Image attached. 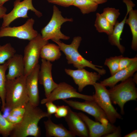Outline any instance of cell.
I'll return each instance as SVG.
<instances>
[{"label":"cell","instance_id":"cell-1","mask_svg":"<svg viewBox=\"0 0 137 137\" xmlns=\"http://www.w3.org/2000/svg\"><path fill=\"white\" fill-rule=\"evenodd\" d=\"M25 112L20 122L14 125L10 135V137H26L32 136L38 137L41 135L38 126L40 121L52 115L43 111L38 106H35L29 102L24 106Z\"/></svg>","mask_w":137,"mask_h":137},{"label":"cell","instance_id":"cell-2","mask_svg":"<svg viewBox=\"0 0 137 137\" xmlns=\"http://www.w3.org/2000/svg\"><path fill=\"white\" fill-rule=\"evenodd\" d=\"M25 75L7 80L5 85V108L11 110L18 107H24L29 102Z\"/></svg>","mask_w":137,"mask_h":137},{"label":"cell","instance_id":"cell-3","mask_svg":"<svg viewBox=\"0 0 137 137\" xmlns=\"http://www.w3.org/2000/svg\"><path fill=\"white\" fill-rule=\"evenodd\" d=\"M81 37L79 36L74 37L71 43L65 44L60 41H54L59 46L61 51L66 56L67 63L72 64L77 69L84 68L88 67L94 70L100 75H105L106 70L101 68L102 67L93 64L84 58L79 52L78 48L82 40Z\"/></svg>","mask_w":137,"mask_h":137},{"label":"cell","instance_id":"cell-4","mask_svg":"<svg viewBox=\"0 0 137 137\" xmlns=\"http://www.w3.org/2000/svg\"><path fill=\"white\" fill-rule=\"evenodd\" d=\"M108 90L112 103L118 105L122 115L125 114L124 107L125 103L130 100H136L137 98L135 83L131 77Z\"/></svg>","mask_w":137,"mask_h":137},{"label":"cell","instance_id":"cell-5","mask_svg":"<svg viewBox=\"0 0 137 137\" xmlns=\"http://www.w3.org/2000/svg\"><path fill=\"white\" fill-rule=\"evenodd\" d=\"M53 12L52 18L48 24L41 30V36L44 40H49L54 41H60L61 39L69 40L70 37L62 33L61 31V26L66 22H72V18H64L61 12L55 5L53 6Z\"/></svg>","mask_w":137,"mask_h":137},{"label":"cell","instance_id":"cell-6","mask_svg":"<svg viewBox=\"0 0 137 137\" xmlns=\"http://www.w3.org/2000/svg\"><path fill=\"white\" fill-rule=\"evenodd\" d=\"M95 92L93 95L94 100L106 114L110 123L114 124L117 119H122L121 115L112 105L108 90L100 83L94 85Z\"/></svg>","mask_w":137,"mask_h":137},{"label":"cell","instance_id":"cell-7","mask_svg":"<svg viewBox=\"0 0 137 137\" xmlns=\"http://www.w3.org/2000/svg\"><path fill=\"white\" fill-rule=\"evenodd\" d=\"M48 43L44 40L41 35L37 36L29 41L24 51L23 60L25 66V75H28L38 64L41 49L43 47Z\"/></svg>","mask_w":137,"mask_h":137},{"label":"cell","instance_id":"cell-8","mask_svg":"<svg viewBox=\"0 0 137 137\" xmlns=\"http://www.w3.org/2000/svg\"><path fill=\"white\" fill-rule=\"evenodd\" d=\"M32 0H24L21 1V0H15L13 3L12 10L3 17V22L1 28L9 26L11 22L18 18H28L27 13L29 10L34 12L39 18L42 16V13L37 10L33 6Z\"/></svg>","mask_w":137,"mask_h":137},{"label":"cell","instance_id":"cell-9","mask_svg":"<svg viewBox=\"0 0 137 137\" xmlns=\"http://www.w3.org/2000/svg\"><path fill=\"white\" fill-rule=\"evenodd\" d=\"M71 98H79L85 100H94L93 96L80 94L72 85L63 82L58 84L57 87L47 97L42 99L41 101V103L43 104L48 101L53 102L58 100Z\"/></svg>","mask_w":137,"mask_h":137},{"label":"cell","instance_id":"cell-10","mask_svg":"<svg viewBox=\"0 0 137 137\" xmlns=\"http://www.w3.org/2000/svg\"><path fill=\"white\" fill-rule=\"evenodd\" d=\"M34 19H28L23 25L19 26H9L0 28V38L11 37L29 41L36 37L38 33L33 27Z\"/></svg>","mask_w":137,"mask_h":137},{"label":"cell","instance_id":"cell-11","mask_svg":"<svg viewBox=\"0 0 137 137\" xmlns=\"http://www.w3.org/2000/svg\"><path fill=\"white\" fill-rule=\"evenodd\" d=\"M62 100L73 108L92 116L96 121L105 124L109 123L106 114L94 100H85L82 102L66 99Z\"/></svg>","mask_w":137,"mask_h":137},{"label":"cell","instance_id":"cell-12","mask_svg":"<svg viewBox=\"0 0 137 137\" xmlns=\"http://www.w3.org/2000/svg\"><path fill=\"white\" fill-rule=\"evenodd\" d=\"M65 71L72 77L75 83L78 87L79 91L81 92L84 88L88 85H93L96 82L100 77L98 73L90 72L84 68L73 70L65 69Z\"/></svg>","mask_w":137,"mask_h":137},{"label":"cell","instance_id":"cell-13","mask_svg":"<svg viewBox=\"0 0 137 137\" xmlns=\"http://www.w3.org/2000/svg\"><path fill=\"white\" fill-rule=\"evenodd\" d=\"M78 113L87 125L90 137H103L112 132L117 127L110 123L105 124L94 121L82 112H79Z\"/></svg>","mask_w":137,"mask_h":137},{"label":"cell","instance_id":"cell-14","mask_svg":"<svg viewBox=\"0 0 137 137\" xmlns=\"http://www.w3.org/2000/svg\"><path fill=\"white\" fill-rule=\"evenodd\" d=\"M52 64L51 62L41 59L39 73V82L43 86L46 98L49 96L58 85L53 80L52 74Z\"/></svg>","mask_w":137,"mask_h":137},{"label":"cell","instance_id":"cell-15","mask_svg":"<svg viewBox=\"0 0 137 137\" xmlns=\"http://www.w3.org/2000/svg\"><path fill=\"white\" fill-rule=\"evenodd\" d=\"M40 67L38 64L30 73L26 76V86L29 102L35 106H38L40 103L38 82Z\"/></svg>","mask_w":137,"mask_h":137},{"label":"cell","instance_id":"cell-16","mask_svg":"<svg viewBox=\"0 0 137 137\" xmlns=\"http://www.w3.org/2000/svg\"><path fill=\"white\" fill-rule=\"evenodd\" d=\"M69 130L75 136H89V132L85 124L78 113L72 111L69 107L68 112L64 117Z\"/></svg>","mask_w":137,"mask_h":137},{"label":"cell","instance_id":"cell-17","mask_svg":"<svg viewBox=\"0 0 137 137\" xmlns=\"http://www.w3.org/2000/svg\"><path fill=\"white\" fill-rule=\"evenodd\" d=\"M137 70V61L128 67L118 71L114 75L101 81L100 83L105 86L112 88L118 82L131 77Z\"/></svg>","mask_w":137,"mask_h":137},{"label":"cell","instance_id":"cell-18","mask_svg":"<svg viewBox=\"0 0 137 137\" xmlns=\"http://www.w3.org/2000/svg\"><path fill=\"white\" fill-rule=\"evenodd\" d=\"M129 10V17L126 19L125 23L128 25L130 28L132 36L131 48L133 50H137V11L133 10L135 4L131 0H123Z\"/></svg>","mask_w":137,"mask_h":137},{"label":"cell","instance_id":"cell-19","mask_svg":"<svg viewBox=\"0 0 137 137\" xmlns=\"http://www.w3.org/2000/svg\"><path fill=\"white\" fill-rule=\"evenodd\" d=\"M7 61L8 71L6 75L7 80L13 79L25 75V66L22 55L15 54Z\"/></svg>","mask_w":137,"mask_h":137},{"label":"cell","instance_id":"cell-20","mask_svg":"<svg viewBox=\"0 0 137 137\" xmlns=\"http://www.w3.org/2000/svg\"><path fill=\"white\" fill-rule=\"evenodd\" d=\"M44 123L46 137H74L76 136L62 124L54 123L50 118H48Z\"/></svg>","mask_w":137,"mask_h":137},{"label":"cell","instance_id":"cell-21","mask_svg":"<svg viewBox=\"0 0 137 137\" xmlns=\"http://www.w3.org/2000/svg\"><path fill=\"white\" fill-rule=\"evenodd\" d=\"M127 8V13L124 18L120 22L117 21L114 26L112 33L108 36L109 42L111 45L116 46L122 54L124 52L125 48L124 46L121 44L120 40L125 23V21L127 18V16L128 14L129 10Z\"/></svg>","mask_w":137,"mask_h":137},{"label":"cell","instance_id":"cell-22","mask_svg":"<svg viewBox=\"0 0 137 137\" xmlns=\"http://www.w3.org/2000/svg\"><path fill=\"white\" fill-rule=\"evenodd\" d=\"M60 47L58 45L48 43L42 47L40 57L42 59L53 62L59 59L61 55Z\"/></svg>","mask_w":137,"mask_h":137},{"label":"cell","instance_id":"cell-23","mask_svg":"<svg viewBox=\"0 0 137 137\" xmlns=\"http://www.w3.org/2000/svg\"><path fill=\"white\" fill-rule=\"evenodd\" d=\"M8 68V62L0 65V98L2 104L1 111L4 112L6 110L5 85L7 81L6 72Z\"/></svg>","mask_w":137,"mask_h":137},{"label":"cell","instance_id":"cell-24","mask_svg":"<svg viewBox=\"0 0 137 137\" xmlns=\"http://www.w3.org/2000/svg\"><path fill=\"white\" fill-rule=\"evenodd\" d=\"M94 26L97 30L99 32L106 33L108 36L113 31L114 26L112 25L101 14L97 13Z\"/></svg>","mask_w":137,"mask_h":137},{"label":"cell","instance_id":"cell-25","mask_svg":"<svg viewBox=\"0 0 137 137\" xmlns=\"http://www.w3.org/2000/svg\"><path fill=\"white\" fill-rule=\"evenodd\" d=\"M73 5L79 8L84 14L95 12L98 6L91 0H75Z\"/></svg>","mask_w":137,"mask_h":137},{"label":"cell","instance_id":"cell-26","mask_svg":"<svg viewBox=\"0 0 137 137\" xmlns=\"http://www.w3.org/2000/svg\"><path fill=\"white\" fill-rule=\"evenodd\" d=\"M16 50L9 43L0 45V65L5 63L16 53Z\"/></svg>","mask_w":137,"mask_h":137},{"label":"cell","instance_id":"cell-27","mask_svg":"<svg viewBox=\"0 0 137 137\" xmlns=\"http://www.w3.org/2000/svg\"><path fill=\"white\" fill-rule=\"evenodd\" d=\"M102 15L114 26L120 15L119 10L113 8L107 7L104 9Z\"/></svg>","mask_w":137,"mask_h":137},{"label":"cell","instance_id":"cell-28","mask_svg":"<svg viewBox=\"0 0 137 137\" xmlns=\"http://www.w3.org/2000/svg\"><path fill=\"white\" fill-rule=\"evenodd\" d=\"M9 122L4 117L0 111V135L4 137H7L9 135L14 126Z\"/></svg>","mask_w":137,"mask_h":137},{"label":"cell","instance_id":"cell-29","mask_svg":"<svg viewBox=\"0 0 137 137\" xmlns=\"http://www.w3.org/2000/svg\"><path fill=\"white\" fill-rule=\"evenodd\" d=\"M122 55L114 57H111L107 58L105 60L104 65L109 68L111 76L115 74L119 70V63Z\"/></svg>","mask_w":137,"mask_h":137},{"label":"cell","instance_id":"cell-30","mask_svg":"<svg viewBox=\"0 0 137 137\" xmlns=\"http://www.w3.org/2000/svg\"><path fill=\"white\" fill-rule=\"evenodd\" d=\"M136 61H137V57L136 56L131 58L123 56L119 61L118 71L128 67Z\"/></svg>","mask_w":137,"mask_h":137},{"label":"cell","instance_id":"cell-31","mask_svg":"<svg viewBox=\"0 0 137 137\" xmlns=\"http://www.w3.org/2000/svg\"><path fill=\"white\" fill-rule=\"evenodd\" d=\"M69 107L65 105L57 106V111L55 114L56 117L57 118L65 117L67 115Z\"/></svg>","mask_w":137,"mask_h":137},{"label":"cell","instance_id":"cell-32","mask_svg":"<svg viewBox=\"0 0 137 137\" xmlns=\"http://www.w3.org/2000/svg\"><path fill=\"white\" fill-rule=\"evenodd\" d=\"M49 3L64 7L73 5L75 0H46Z\"/></svg>","mask_w":137,"mask_h":137},{"label":"cell","instance_id":"cell-33","mask_svg":"<svg viewBox=\"0 0 137 137\" xmlns=\"http://www.w3.org/2000/svg\"><path fill=\"white\" fill-rule=\"evenodd\" d=\"M25 110L24 107H17L10 110L9 114L16 116L23 117Z\"/></svg>","mask_w":137,"mask_h":137},{"label":"cell","instance_id":"cell-34","mask_svg":"<svg viewBox=\"0 0 137 137\" xmlns=\"http://www.w3.org/2000/svg\"><path fill=\"white\" fill-rule=\"evenodd\" d=\"M47 109V112L49 115L55 114L57 108V106L53 103V102L50 101L46 102L45 104Z\"/></svg>","mask_w":137,"mask_h":137},{"label":"cell","instance_id":"cell-35","mask_svg":"<svg viewBox=\"0 0 137 137\" xmlns=\"http://www.w3.org/2000/svg\"><path fill=\"white\" fill-rule=\"evenodd\" d=\"M121 129L119 126L112 132L104 135L103 137H121L122 136Z\"/></svg>","mask_w":137,"mask_h":137},{"label":"cell","instance_id":"cell-36","mask_svg":"<svg viewBox=\"0 0 137 137\" xmlns=\"http://www.w3.org/2000/svg\"><path fill=\"white\" fill-rule=\"evenodd\" d=\"M22 117H18L9 114L6 118L11 123L15 125L20 123Z\"/></svg>","mask_w":137,"mask_h":137},{"label":"cell","instance_id":"cell-37","mask_svg":"<svg viewBox=\"0 0 137 137\" xmlns=\"http://www.w3.org/2000/svg\"><path fill=\"white\" fill-rule=\"evenodd\" d=\"M7 10V8L3 6H0V19L3 18L6 14Z\"/></svg>","mask_w":137,"mask_h":137},{"label":"cell","instance_id":"cell-38","mask_svg":"<svg viewBox=\"0 0 137 137\" xmlns=\"http://www.w3.org/2000/svg\"><path fill=\"white\" fill-rule=\"evenodd\" d=\"M137 137V130H135L125 135L124 137Z\"/></svg>","mask_w":137,"mask_h":137},{"label":"cell","instance_id":"cell-39","mask_svg":"<svg viewBox=\"0 0 137 137\" xmlns=\"http://www.w3.org/2000/svg\"><path fill=\"white\" fill-rule=\"evenodd\" d=\"M92 1L94 2L97 4L98 5L99 4H102L104 3L108 0H91Z\"/></svg>","mask_w":137,"mask_h":137},{"label":"cell","instance_id":"cell-40","mask_svg":"<svg viewBox=\"0 0 137 137\" xmlns=\"http://www.w3.org/2000/svg\"><path fill=\"white\" fill-rule=\"evenodd\" d=\"M10 0H0V6H3L5 3Z\"/></svg>","mask_w":137,"mask_h":137},{"label":"cell","instance_id":"cell-41","mask_svg":"<svg viewBox=\"0 0 137 137\" xmlns=\"http://www.w3.org/2000/svg\"><path fill=\"white\" fill-rule=\"evenodd\" d=\"M1 99H0V104H1Z\"/></svg>","mask_w":137,"mask_h":137}]
</instances>
